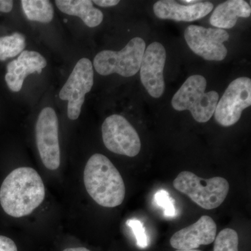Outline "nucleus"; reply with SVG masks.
Instances as JSON below:
<instances>
[{
  "mask_svg": "<svg viewBox=\"0 0 251 251\" xmlns=\"http://www.w3.org/2000/svg\"><path fill=\"white\" fill-rule=\"evenodd\" d=\"M46 189L39 173L29 167L14 170L0 188V204L8 215L21 218L30 214L45 199Z\"/></svg>",
  "mask_w": 251,
  "mask_h": 251,
  "instance_id": "1",
  "label": "nucleus"
},
{
  "mask_svg": "<svg viewBox=\"0 0 251 251\" xmlns=\"http://www.w3.org/2000/svg\"><path fill=\"white\" fill-rule=\"evenodd\" d=\"M84 184L91 198L99 205L112 208L125 198L126 188L122 175L106 156L95 153L84 171Z\"/></svg>",
  "mask_w": 251,
  "mask_h": 251,
  "instance_id": "2",
  "label": "nucleus"
},
{
  "mask_svg": "<svg viewBox=\"0 0 251 251\" xmlns=\"http://www.w3.org/2000/svg\"><path fill=\"white\" fill-rule=\"evenodd\" d=\"M206 80L201 75L188 77L172 99V106L177 111L189 110L199 123L207 122L214 115L219 100L215 91L205 92Z\"/></svg>",
  "mask_w": 251,
  "mask_h": 251,
  "instance_id": "3",
  "label": "nucleus"
},
{
  "mask_svg": "<svg viewBox=\"0 0 251 251\" xmlns=\"http://www.w3.org/2000/svg\"><path fill=\"white\" fill-rule=\"evenodd\" d=\"M175 189L186 195L202 209L211 210L223 204L228 194V181L221 176L209 179L189 171L180 173L173 181Z\"/></svg>",
  "mask_w": 251,
  "mask_h": 251,
  "instance_id": "4",
  "label": "nucleus"
},
{
  "mask_svg": "<svg viewBox=\"0 0 251 251\" xmlns=\"http://www.w3.org/2000/svg\"><path fill=\"white\" fill-rule=\"evenodd\" d=\"M145 49L146 44L142 38H133L118 52H99L94 57V69L101 75L117 74L123 77L133 76L139 72Z\"/></svg>",
  "mask_w": 251,
  "mask_h": 251,
  "instance_id": "5",
  "label": "nucleus"
},
{
  "mask_svg": "<svg viewBox=\"0 0 251 251\" xmlns=\"http://www.w3.org/2000/svg\"><path fill=\"white\" fill-rule=\"evenodd\" d=\"M102 138L105 148L112 152L134 157L141 150L138 132L122 115H112L102 125Z\"/></svg>",
  "mask_w": 251,
  "mask_h": 251,
  "instance_id": "6",
  "label": "nucleus"
},
{
  "mask_svg": "<svg viewBox=\"0 0 251 251\" xmlns=\"http://www.w3.org/2000/svg\"><path fill=\"white\" fill-rule=\"evenodd\" d=\"M93 85V64L89 59H80L59 92V98L68 101V117L70 120H77L80 116L85 95Z\"/></svg>",
  "mask_w": 251,
  "mask_h": 251,
  "instance_id": "7",
  "label": "nucleus"
},
{
  "mask_svg": "<svg viewBox=\"0 0 251 251\" xmlns=\"http://www.w3.org/2000/svg\"><path fill=\"white\" fill-rule=\"evenodd\" d=\"M251 105V80L240 77L229 84L218 102L214 116L216 121L224 127L231 126L242 117L243 110Z\"/></svg>",
  "mask_w": 251,
  "mask_h": 251,
  "instance_id": "8",
  "label": "nucleus"
},
{
  "mask_svg": "<svg viewBox=\"0 0 251 251\" xmlns=\"http://www.w3.org/2000/svg\"><path fill=\"white\" fill-rule=\"evenodd\" d=\"M58 119L54 109H43L36 125V140L41 161L50 171L60 166Z\"/></svg>",
  "mask_w": 251,
  "mask_h": 251,
  "instance_id": "9",
  "label": "nucleus"
},
{
  "mask_svg": "<svg viewBox=\"0 0 251 251\" xmlns=\"http://www.w3.org/2000/svg\"><path fill=\"white\" fill-rule=\"evenodd\" d=\"M184 38L191 50L205 60L219 62L227 56L224 42L229 36L225 29L190 25L184 31Z\"/></svg>",
  "mask_w": 251,
  "mask_h": 251,
  "instance_id": "10",
  "label": "nucleus"
},
{
  "mask_svg": "<svg viewBox=\"0 0 251 251\" xmlns=\"http://www.w3.org/2000/svg\"><path fill=\"white\" fill-rule=\"evenodd\" d=\"M166 60V49L160 43L153 42L145 49L140 65V80L153 98H160L164 92Z\"/></svg>",
  "mask_w": 251,
  "mask_h": 251,
  "instance_id": "11",
  "label": "nucleus"
},
{
  "mask_svg": "<svg viewBox=\"0 0 251 251\" xmlns=\"http://www.w3.org/2000/svg\"><path fill=\"white\" fill-rule=\"evenodd\" d=\"M217 227L209 216H202L197 222L180 229L171 238V247L176 250H194L201 245L214 242Z\"/></svg>",
  "mask_w": 251,
  "mask_h": 251,
  "instance_id": "12",
  "label": "nucleus"
},
{
  "mask_svg": "<svg viewBox=\"0 0 251 251\" xmlns=\"http://www.w3.org/2000/svg\"><path fill=\"white\" fill-rule=\"evenodd\" d=\"M46 66V59L39 52L23 50L17 59L8 64L5 80L12 92H20L28 75L35 72L40 74Z\"/></svg>",
  "mask_w": 251,
  "mask_h": 251,
  "instance_id": "13",
  "label": "nucleus"
},
{
  "mask_svg": "<svg viewBox=\"0 0 251 251\" xmlns=\"http://www.w3.org/2000/svg\"><path fill=\"white\" fill-rule=\"evenodd\" d=\"M214 9L209 1H198L196 4H179L173 0H161L153 4L155 15L160 19L173 20L177 22H192L205 17Z\"/></svg>",
  "mask_w": 251,
  "mask_h": 251,
  "instance_id": "14",
  "label": "nucleus"
},
{
  "mask_svg": "<svg viewBox=\"0 0 251 251\" xmlns=\"http://www.w3.org/2000/svg\"><path fill=\"white\" fill-rule=\"evenodd\" d=\"M251 6L244 0H229L220 4L214 9L209 22L218 29H231L237 23L238 18H249Z\"/></svg>",
  "mask_w": 251,
  "mask_h": 251,
  "instance_id": "15",
  "label": "nucleus"
},
{
  "mask_svg": "<svg viewBox=\"0 0 251 251\" xmlns=\"http://www.w3.org/2000/svg\"><path fill=\"white\" fill-rule=\"evenodd\" d=\"M55 4L64 14L80 18L87 27H97L103 21V13L90 0H57Z\"/></svg>",
  "mask_w": 251,
  "mask_h": 251,
  "instance_id": "16",
  "label": "nucleus"
},
{
  "mask_svg": "<svg viewBox=\"0 0 251 251\" xmlns=\"http://www.w3.org/2000/svg\"><path fill=\"white\" fill-rule=\"evenodd\" d=\"M21 4L29 21L48 23L53 19V6L48 0H23Z\"/></svg>",
  "mask_w": 251,
  "mask_h": 251,
  "instance_id": "17",
  "label": "nucleus"
},
{
  "mask_svg": "<svg viewBox=\"0 0 251 251\" xmlns=\"http://www.w3.org/2000/svg\"><path fill=\"white\" fill-rule=\"evenodd\" d=\"M25 48V39L21 33L0 37V61L13 58L21 54Z\"/></svg>",
  "mask_w": 251,
  "mask_h": 251,
  "instance_id": "18",
  "label": "nucleus"
},
{
  "mask_svg": "<svg viewBox=\"0 0 251 251\" xmlns=\"http://www.w3.org/2000/svg\"><path fill=\"white\" fill-rule=\"evenodd\" d=\"M239 237L233 229L221 230L214 239V251H239Z\"/></svg>",
  "mask_w": 251,
  "mask_h": 251,
  "instance_id": "19",
  "label": "nucleus"
},
{
  "mask_svg": "<svg viewBox=\"0 0 251 251\" xmlns=\"http://www.w3.org/2000/svg\"><path fill=\"white\" fill-rule=\"evenodd\" d=\"M154 201L157 205L161 206L167 217H175L176 211L174 205V201L165 190H159L154 196Z\"/></svg>",
  "mask_w": 251,
  "mask_h": 251,
  "instance_id": "20",
  "label": "nucleus"
},
{
  "mask_svg": "<svg viewBox=\"0 0 251 251\" xmlns=\"http://www.w3.org/2000/svg\"><path fill=\"white\" fill-rule=\"evenodd\" d=\"M128 227L133 231L136 238L137 245L141 249H145L148 246V239L145 232L143 224L138 220H128L126 222Z\"/></svg>",
  "mask_w": 251,
  "mask_h": 251,
  "instance_id": "21",
  "label": "nucleus"
},
{
  "mask_svg": "<svg viewBox=\"0 0 251 251\" xmlns=\"http://www.w3.org/2000/svg\"><path fill=\"white\" fill-rule=\"evenodd\" d=\"M0 251H18V249L12 239L0 235Z\"/></svg>",
  "mask_w": 251,
  "mask_h": 251,
  "instance_id": "22",
  "label": "nucleus"
},
{
  "mask_svg": "<svg viewBox=\"0 0 251 251\" xmlns=\"http://www.w3.org/2000/svg\"><path fill=\"white\" fill-rule=\"evenodd\" d=\"M14 1L11 0H0V12L9 13L13 9Z\"/></svg>",
  "mask_w": 251,
  "mask_h": 251,
  "instance_id": "23",
  "label": "nucleus"
},
{
  "mask_svg": "<svg viewBox=\"0 0 251 251\" xmlns=\"http://www.w3.org/2000/svg\"><path fill=\"white\" fill-rule=\"evenodd\" d=\"M93 3L100 7H110V6H116L120 3L119 0H94Z\"/></svg>",
  "mask_w": 251,
  "mask_h": 251,
  "instance_id": "24",
  "label": "nucleus"
},
{
  "mask_svg": "<svg viewBox=\"0 0 251 251\" xmlns=\"http://www.w3.org/2000/svg\"><path fill=\"white\" fill-rule=\"evenodd\" d=\"M63 251H90L89 249H86L84 247L79 248H69V249H66L65 250Z\"/></svg>",
  "mask_w": 251,
  "mask_h": 251,
  "instance_id": "25",
  "label": "nucleus"
},
{
  "mask_svg": "<svg viewBox=\"0 0 251 251\" xmlns=\"http://www.w3.org/2000/svg\"><path fill=\"white\" fill-rule=\"evenodd\" d=\"M182 3H186V4H196V3H198V1H194V0H183L181 1Z\"/></svg>",
  "mask_w": 251,
  "mask_h": 251,
  "instance_id": "26",
  "label": "nucleus"
},
{
  "mask_svg": "<svg viewBox=\"0 0 251 251\" xmlns=\"http://www.w3.org/2000/svg\"><path fill=\"white\" fill-rule=\"evenodd\" d=\"M175 251H201L196 250V249H194V250H176Z\"/></svg>",
  "mask_w": 251,
  "mask_h": 251,
  "instance_id": "27",
  "label": "nucleus"
},
{
  "mask_svg": "<svg viewBox=\"0 0 251 251\" xmlns=\"http://www.w3.org/2000/svg\"><path fill=\"white\" fill-rule=\"evenodd\" d=\"M67 19L64 20V23H67Z\"/></svg>",
  "mask_w": 251,
  "mask_h": 251,
  "instance_id": "28",
  "label": "nucleus"
}]
</instances>
